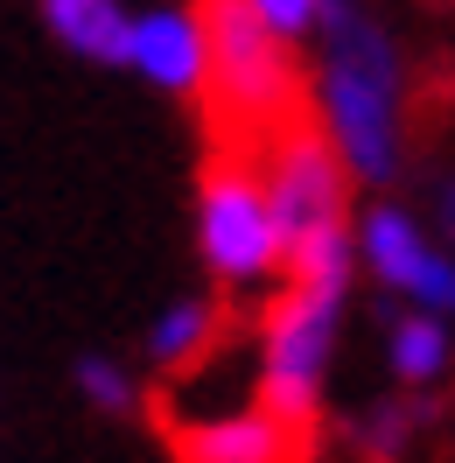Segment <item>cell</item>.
<instances>
[{
	"label": "cell",
	"instance_id": "obj_1",
	"mask_svg": "<svg viewBox=\"0 0 455 463\" xmlns=\"http://www.w3.org/2000/svg\"><path fill=\"white\" fill-rule=\"evenodd\" d=\"M322 141L358 183H393L406 162V57L393 29L358 7L330 0L322 7Z\"/></svg>",
	"mask_w": 455,
	"mask_h": 463
},
{
	"label": "cell",
	"instance_id": "obj_2",
	"mask_svg": "<svg viewBox=\"0 0 455 463\" xmlns=\"http://www.w3.org/2000/svg\"><path fill=\"white\" fill-rule=\"evenodd\" d=\"M266 203L287 246V281H315V288H343L358 267V239H350V169L322 134H294L274 147L266 162Z\"/></svg>",
	"mask_w": 455,
	"mask_h": 463
},
{
	"label": "cell",
	"instance_id": "obj_3",
	"mask_svg": "<svg viewBox=\"0 0 455 463\" xmlns=\"http://www.w3.org/2000/svg\"><path fill=\"white\" fill-rule=\"evenodd\" d=\"M203 85L225 106L231 127H281L294 106V43L266 35L246 0H203Z\"/></svg>",
	"mask_w": 455,
	"mask_h": 463
},
{
	"label": "cell",
	"instance_id": "obj_4",
	"mask_svg": "<svg viewBox=\"0 0 455 463\" xmlns=\"http://www.w3.org/2000/svg\"><path fill=\"white\" fill-rule=\"evenodd\" d=\"M337 323H343V288H315V281H287V295L266 317L259 337V407L302 429L322 401V373L337 351Z\"/></svg>",
	"mask_w": 455,
	"mask_h": 463
},
{
	"label": "cell",
	"instance_id": "obj_5",
	"mask_svg": "<svg viewBox=\"0 0 455 463\" xmlns=\"http://www.w3.org/2000/svg\"><path fill=\"white\" fill-rule=\"evenodd\" d=\"M197 253L225 288H266L287 267L266 183L246 162H210V175L197 190Z\"/></svg>",
	"mask_w": 455,
	"mask_h": 463
},
{
	"label": "cell",
	"instance_id": "obj_6",
	"mask_svg": "<svg viewBox=\"0 0 455 463\" xmlns=\"http://www.w3.org/2000/svg\"><path fill=\"white\" fill-rule=\"evenodd\" d=\"M126 71H141L154 91H203V22L190 7L126 14Z\"/></svg>",
	"mask_w": 455,
	"mask_h": 463
},
{
	"label": "cell",
	"instance_id": "obj_7",
	"mask_svg": "<svg viewBox=\"0 0 455 463\" xmlns=\"http://www.w3.org/2000/svg\"><path fill=\"white\" fill-rule=\"evenodd\" d=\"M287 421H274L266 407L246 414H210L182 429V463H287Z\"/></svg>",
	"mask_w": 455,
	"mask_h": 463
},
{
	"label": "cell",
	"instance_id": "obj_8",
	"mask_svg": "<svg viewBox=\"0 0 455 463\" xmlns=\"http://www.w3.org/2000/svg\"><path fill=\"white\" fill-rule=\"evenodd\" d=\"M350 239H358V260H365L385 288H399V295L413 288L421 260L434 253V246H427V232H421V218H413V211H399V203H371L365 225L350 232Z\"/></svg>",
	"mask_w": 455,
	"mask_h": 463
},
{
	"label": "cell",
	"instance_id": "obj_9",
	"mask_svg": "<svg viewBox=\"0 0 455 463\" xmlns=\"http://www.w3.org/2000/svg\"><path fill=\"white\" fill-rule=\"evenodd\" d=\"M42 22L70 57L126 63V7L119 0H42Z\"/></svg>",
	"mask_w": 455,
	"mask_h": 463
},
{
	"label": "cell",
	"instance_id": "obj_10",
	"mask_svg": "<svg viewBox=\"0 0 455 463\" xmlns=\"http://www.w3.org/2000/svg\"><path fill=\"white\" fill-rule=\"evenodd\" d=\"M210 337H218V309H210L203 295H182V302H169V309L154 317L147 358H154L162 373H182V365H197L203 351H210Z\"/></svg>",
	"mask_w": 455,
	"mask_h": 463
},
{
	"label": "cell",
	"instance_id": "obj_11",
	"mask_svg": "<svg viewBox=\"0 0 455 463\" xmlns=\"http://www.w3.org/2000/svg\"><path fill=\"white\" fill-rule=\"evenodd\" d=\"M393 373L406 379V386H427V379L449 373V323L427 317V309H413V317L393 323Z\"/></svg>",
	"mask_w": 455,
	"mask_h": 463
},
{
	"label": "cell",
	"instance_id": "obj_12",
	"mask_svg": "<svg viewBox=\"0 0 455 463\" xmlns=\"http://www.w3.org/2000/svg\"><path fill=\"white\" fill-rule=\"evenodd\" d=\"M322 7L330 0H246V14H253L266 35H281V43H309L322 29Z\"/></svg>",
	"mask_w": 455,
	"mask_h": 463
},
{
	"label": "cell",
	"instance_id": "obj_13",
	"mask_svg": "<svg viewBox=\"0 0 455 463\" xmlns=\"http://www.w3.org/2000/svg\"><path fill=\"white\" fill-rule=\"evenodd\" d=\"M406 302H413V309H427V317H441V323H449V317H455V253H441V246H434V253L421 260V274H413Z\"/></svg>",
	"mask_w": 455,
	"mask_h": 463
},
{
	"label": "cell",
	"instance_id": "obj_14",
	"mask_svg": "<svg viewBox=\"0 0 455 463\" xmlns=\"http://www.w3.org/2000/svg\"><path fill=\"white\" fill-rule=\"evenodd\" d=\"M78 386H85V401L106 407V414H119V407L134 401V379L119 373L113 358H78Z\"/></svg>",
	"mask_w": 455,
	"mask_h": 463
},
{
	"label": "cell",
	"instance_id": "obj_15",
	"mask_svg": "<svg viewBox=\"0 0 455 463\" xmlns=\"http://www.w3.org/2000/svg\"><path fill=\"white\" fill-rule=\"evenodd\" d=\"M434 211H441V232H449V253H455V175L441 183V197H434Z\"/></svg>",
	"mask_w": 455,
	"mask_h": 463
}]
</instances>
